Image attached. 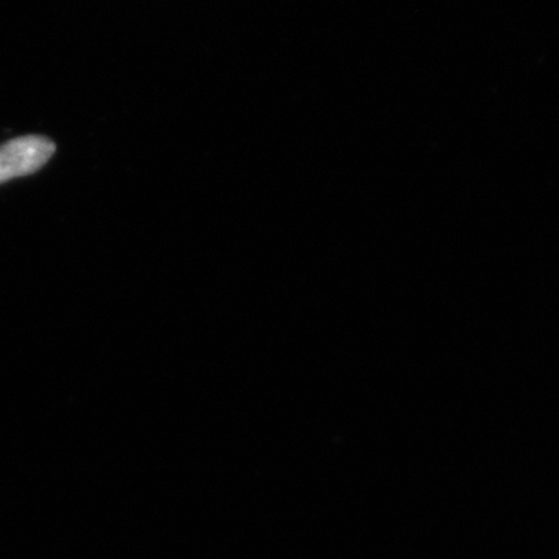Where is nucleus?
Segmentation results:
<instances>
[{"mask_svg": "<svg viewBox=\"0 0 559 559\" xmlns=\"http://www.w3.org/2000/svg\"><path fill=\"white\" fill-rule=\"evenodd\" d=\"M55 154V143L43 135H25L0 146V183L36 173Z\"/></svg>", "mask_w": 559, "mask_h": 559, "instance_id": "f257e3e1", "label": "nucleus"}]
</instances>
